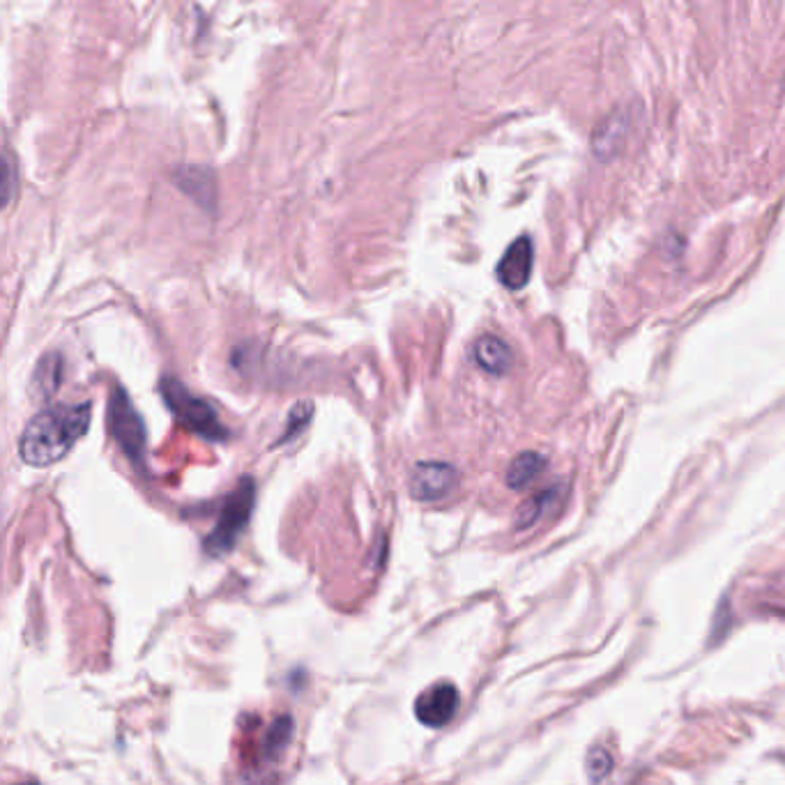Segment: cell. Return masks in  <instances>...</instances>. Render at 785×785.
Instances as JSON below:
<instances>
[{
  "label": "cell",
  "mask_w": 785,
  "mask_h": 785,
  "mask_svg": "<svg viewBox=\"0 0 785 785\" xmlns=\"http://www.w3.org/2000/svg\"><path fill=\"white\" fill-rule=\"evenodd\" d=\"M90 426V403L51 406L30 419L19 440V454L28 466L44 468L72 452Z\"/></svg>",
  "instance_id": "cell-1"
},
{
  "label": "cell",
  "mask_w": 785,
  "mask_h": 785,
  "mask_svg": "<svg viewBox=\"0 0 785 785\" xmlns=\"http://www.w3.org/2000/svg\"><path fill=\"white\" fill-rule=\"evenodd\" d=\"M254 505H256V484L254 479L245 477L238 486H235L233 493H228L215 528H212L208 539H205L203 546L212 558H221V555L233 551V546L238 544L240 535L247 528L251 512H254Z\"/></svg>",
  "instance_id": "cell-2"
},
{
  "label": "cell",
  "mask_w": 785,
  "mask_h": 785,
  "mask_svg": "<svg viewBox=\"0 0 785 785\" xmlns=\"http://www.w3.org/2000/svg\"><path fill=\"white\" fill-rule=\"evenodd\" d=\"M162 392L175 417H178L189 431L210 440L226 438L224 424H221L217 410L212 408L208 401L198 399V396H194L185 385L178 383V380H164Z\"/></svg>",
  "instance_id": "cell-3"
},
{
  "label": "cell",
  "mask_w": 785,
  "mask_h": 785,
  "mask_svg": "<svg viewBox=\"0 0 785 785\" xmlns=\"http://www.w3.org/2000/svg\"><path fill=\"white\" fill-rule=\"evenodd\" d=\"M109 426L113 438L132 461H143L146 452V426L123 390H113L109 401Z\"/></svg>",
  "instance_id": "cell-4"
},
{
  "label": "cell",
  "mask_w": 785,
  "mask_h": 785,
  "mask_svg": "<svg viewBox=\"0 0 785 785\" xmlns=\"http://www.w3.org/2000/svg\"><path fill=\"white\" fill-rule=\"evenodd\" d=\"M456 482H459V472L454 466L440 461H422L417 463L413 477H410V493L415 500L436 502L447 498L456 489Z\"/></svg>",
  "instance_id": "cell-5"
},
{
  "label": "cell",
  "mask_w": 785,
  "mask_h": 785,
  "mask_svg": "<svg viewBox=\"0 0 785 785\" xmlns=\"http://www.w3.org/2000/svg\"><path fill=\"white\" fill-rule=\"evenodd\" d=\"M459 689L452 682H438L415 700V716L426 728H445L459 710Z\"/></svg>",
  "instance_id": "cell-6"
},
{
  "label": "cell",
  "mask_w": 785,
  "mask_h": 785,
  "mask_svg": "<svg viewBox=\"0 0 785 785\" xmlns=\"http://www.w3.org/2000/svg\"><path fill=\"white\" fill-rule=\"evenodd\" d=\"M532 265H535V247H532V240L528 235H521V238L514 240V245L502 254L495 274H498L500 284L509 288V291H521V288L528 286Z\"/></svg>",
  "instance_id": "cell-7"
},
{
  "label": "cell",
  "mask_w": 785,
  "mask_h": 785,
  "mask_svg": "<svg viewBox=\"0 0 785 785\" xmlns=\"http://www.w3.org/2000/svg\"><path fill=\"white\" fill-rule=\"evenodd\" d=\"M472 355H475V362L484 371L493 373V376H505V373L512 369L514 355L512 348H509L505 341L495 334H484L475 341V348H472Z\"/></svg>",
  "instance_id": "cell-8"
},
{
  "label": "cell",
  "mask_w": 785,
  "mask_h": 785,
  "mask_svg": "<svg viewBox=\"0 0 785 785\" xmlns=\"http://www.w3.org/2000/svg\"><path fill=\"white\" fill-rule=\"evenodd\" d=\"M627 127H629L627 118H624L622 113H615V116L604 120V123L597 127V132H594V139H592L594 155L604 159L615 155V152L622 148L624 136H627Z\"/></svg>",
  "instance_id": "cell-9"
},
{
  "label": "cell",
  "mask_w": 785,
  "mask_h": 785,
  "mask_svg": "<svg viewBox=\"0 0 785 785\" xmlns=\"http://www.w3.org/2000/svg\"><path fill=\"white\" fill-rule=\"evenodd\" d=\"M544 468L546 459L539 452L518 454L507 470V486L514 491H523L525 486L535 482L541 472H544Z\"/></svg>",
  "instance_id": "cell-10"
},
{
  "label": "cell",
  "mask_w": 785,
  "mask_h": 785,
  "mask_svg": "<svg viewBox=\"0 0 785 785\" xmlns=\"http://www.w3.org/2000/svg\"><path fill=\"white\" fill-rule=\"evenodd\" d=\"M60 378H63V357L58 353H51L44 357V360L37 364L35 378H33V390L40 394V399H47L53 392L58 390Z\"/></svg>",
  "instance_id": "cell-11"
},
{
  "label": "cell",
  "mask_w": 785,
  "mask_h": 785,
  "mask_svg": "<svg viewBox=\"0 0 785 785\" xmlns=\"http://www.w3.org/2000/svg\"><path fill=\"white\" fill-rule=\"evenodd\" d=\"M555 495V491H541L537 493L535 498L523 502L521 509H518V518H516V528L523 530V528H530V525H535L541 516H544L548 502Z\"/></svg>",
  "instance_id": "cell-12"
},
{
  "label": "cell",
  "mask_w": 785,
  "mask_h": 785,
  "mask_svg": "<svg viewBox=\"0 0 785 785\" xmlns=\"http://www.w3.org/2000/svg\"><path fill=\"white\" fill-rule=\"evenodd\" d=\"M291 735H293V719L291 716H281V719L272 723L268 739H265V746H268L270 753L284 751V746L291 742Z\"/></svg>",
  "instance_id": "cell-13"
},
{
  "label": "cell",
  "mask_w": 785,
  "mask_h": 785,
  "mask_svg": "<svg viewBox=\"0 0 785 785\" xmlns=\"http://www.w3.org/2000/svg\"><path fill=\"white\" fill-rule=\"evenodd\" d=\"M611 769H613V758H611V753L604 749V746H597V749L590 751V756H588V776H590L592 783L604 781Z\"/></svg>",
  "instance_id": "cell-14"
},
{
  "label": "cell",
  "mask_w": 785,
  "mask_h": 785,
  "mask_svg": "<svg viewBox=\"0 0 785 785\" xmlns=\"http://www.w3.org/2000/svg\"><path fill=\"white\" fill-rule=\"evenodd\" d=\"M14 189V171L7 159L0 155V208H5V203L10 201Z\"/></svg>",
  "instance_id": "cell-15"
},
{
  "label": "cell",
  "mask_w": 785,
  "mask_h": 785,
  "mask_svg": "<svg viewBox=\"0 0 785 785\" xmlns=\"http://www.w3.org/2000/svg\"><path fill=\"white\" fill-rule=\"evenodd\" d=\"M17 785H37V783H17Z\"/></svg>",
  "instance_id": "cell-16"
}]
</instances>
